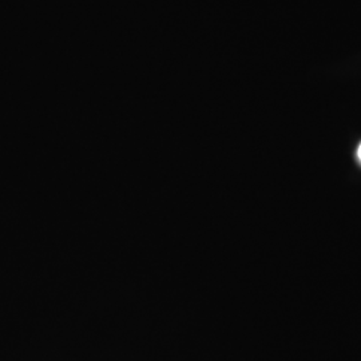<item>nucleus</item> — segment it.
<instances>
[{
    "mask_svg": "<svg viewBox=\"0 0 361 361\" xmlns=\"http://www.w3.org/2000/svg\"><path fill=\"white\" fill-rule=\"evenodd\" d=\"M357 157H359V159L361 161V145L360 147H359V150H357Z\"/></svg>",
    "mask_w": 361,
    "mask_h": 361,
    "instance_id": "f257e3e1",
    "label": "nucleus"
}]
</instances>
